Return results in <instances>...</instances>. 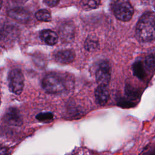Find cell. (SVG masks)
Masks as SVG:
<instances>
[{
  "label": "cell",
  "mask_w": 155,
  "mask_h": 155,
  "mask_svg": "<svg viewBox=\"0 0 155 155\" xmlns=\"http://www.w3.org/2000/svg\"><path fill=\"white\" fill-rule=\"evenodd\" d=\"M136 34L142 41L148 42L155 39L154 12H147L141 16L136 25Z\"/></svg>",
  "instance_id": "6da1fadb"
},
{
  "label": "cell",
  "mask_w": 155,
  "mask_h": 155,
  "mask_svg": "<svg viewBox=\"0 0 155 155\" xmlns=\"http://www.w3.org/2000/svg\"><path fill=\"white\" fill-rule=\"evenodd\" d=\"M42 87L48 93H58L64 91L67 84L64 78L56 73L46 75L42 80Z\"/></svg>",
  "instance_id": "7a4b0ae2"
},
{
  "label": "cell",
  "mask_w": 155,
  "mask_h": 155,
  "mask_svg": "<svg viewBox=\"0 0 155 155\" xmlns=\"http://www.w3.org/2000/svg\"><path fill=\"white\" fill-rule=\"evenodd\" d=\"M112 11L116 18L122 21L130 20L133 15V8L127 1L119 0L113 1L111 4Z\"/></svg>",
  "instance_id": "3957f363"
},
{
  "label": "cell",
  "mask_w": 155,
  "mask_h": 155,
  "mask_svg": "<svg viewBox=\"0 0 155 155\" xmlns=\"http://www.w3.org/2000/svg\"><path fill=\"white\" fill-rule=\"evenodd\" d=\"M8 81L10 91L16 94H20L24 85V78L22 71L18 68L12 70L9 73Z\"/></svg>",
  "instance_id": "277c9868"
},
{
  "label": "cell",
  "mask_w": 155,
  "mask_h": 155,
  "mask_svg": "<svg viewBox=\"0 0 155 155\" xmlns=\"http://www.w3.org/2000/svg\"><path fill=\"white\" fill-rule=\"evenodd\" d=\"M110 66L108 62H101L96 70V79L99 85L107 86L110 79Z\"/></svg>",
  "instance_id": "5b68a950"
},
{
  "label": "cell",
  "mask_w": 155,
  "mask_h": 155,
  "mask_svg": "<svg viewBox=\"0 0 155 155\" xmlns=\"http://www.w3.org/2000/svg\"><path fill=\"white\" fill-rule=\"evenodd\" d=\"M4 121L9 125L20 126L22 124V117L19 111L15 108H10L4 116Z\"/></svg>",
  "instance_id": "8992f818"
},
{
  "label": "cell",
  "mask_w": 155,
  "mask_h": 155,
  "mask_svg": "<svg viewBox=\"0 0 155 155\" xmlns=\"http://www.w3.org/2000/svg\"><path fill=\"white\" fill-rule=\"evenodd\" d=\"M8 15L12 18L21 22H25L30 18L29 13L25 9L19 7L10 10L8 12Z\"/></svg>",
  "instance_id": "52a82bcc"
},
{
  "label": "cell",
  "mask_w": 155,
  "mask_h": 155,
  "mask_svg": "<svg viewBox=\"0 0 155 155\" xmlns=\"http://www.w3.org/2000/svg\"><path fill=\"white\" fill-rule=\"evenodd\" d=\"M96 101L101 105H105L109 99V91L107 86L99 85L95 91Z\"/></svg>",
  "instance_id": "ba28073f"
},
{
  "label": "cell",
  "mask_w": 155,
  "mask_h": 155,
  "mask_svg": "<svg viewBox=\"0 0 155 155\" xmlns=\"http://www.w3.org/2000/svg\"><path fill=\"white\" fill-rule=\"evenodd\" d=\"M54 58L58 62L68 64L74 60V54L71 50H64L58 51L54 55Z\"/></svg>",
  "instance_id": "9c48e42d"
},
{
  "label": "cell",
  "mask_w": 155,
  "mask_h": 155,
  "mask_svg": "<svg viewBox=\"0 0 155 155\" xmlns=\"http://www.w3.org/2000/svg\"><path fill=\"white\" fill-rule=\"evenodd\" d=\"M41 39L47 44L53 45L56 44L58 40V35L53 31L48 29L43 30L40 32Z\"/></svg>",
  "instance_id": "30bf717a"
},
{
  "label": "cell",
  "mask_w": 155,
  "mask_h": 155,
  "mask_svg": "<svg viewBox=\"0 0 155 155\" xmlns=\"http://www.w3.org/2000/svg\"><path fill=\"white\" fill-rule=\"evenodd\" d=\"M133 70L134 74L138 78L142 79L145 76V69L141 61L136 62L133 65Z\"/></svg>",
  "instance_id": "8fae6325"
},
{
  "label": "cell",
  "mask_w": 155,
  "mask_h": 155,
  "mask_svg": "<svg viewBox=\"0 0 155 155\" xmlns=\"http://www.w3.org/2000/svg\"><path fill=\"white\" fill-rule=\"evenodd\" d=\"M35 17L38 20L42 21H49L51 20L50 13L46 9L38 10L35 14Z\"/></svg>",
  "instance_id": "7c38bea8"
},
{
  "label": "cell",
  "mask_w": 155,
  "mask_h": 155,
  "mask_svg": "<svg viewBox=\"0 0 155 155\" xmlns=\"http://www.w3.org/2000/svg\"><path fill=\"white\" fill-rule=\"evenodd\" d=\"M85 48L89 51H94L98 47L97 41L94 38H88L85 42Z\"/></svg>",
  "instance_id": "4fadbf2b"
},
{
  "label": "cell",
  "mask_w": 155,
  "mask_h": 155,
  "mask_svg": "<svg viewBox=\"0 0 155 155\" xmlns=\"http://www.w3.org/2000/svg\"><path fill=\"white\" fill-rule=\"evenodd\" d=\"M145 65L146 68L150 70L155 68V53H151L146 57Z\"/></svg>",
  "instance_id": "5bb4252c"
},
{
  "label": "cell",
  "mask_w": 155,
  "mask_h": 155,
  "mask_svg": "<svg viewBox=\"0 0 155 155\" xmlns=\"http://www.w3.org/2000/svg\"><path fill=\"white\" fill-rule=\"evenodd\" d=\"M36 119L44 122H50L53 119V114L50 112H45V113H41L36 115Z\"/></svg>",
  "instance_id": "9a60e30c"
},
{
  "label": "cell",
  "mask_w": 155,
  "mask_h": 155,
  "mask_svg": "<svg viewBox=\"0 0 155 155\" xmlns=\"http://www.w3.org/2000/svg\"><path fill=\"white\" fill-rule=\"evenodd\" d=\"M125 91L126 94L131 99H136L138 97V91L135 88H133V86H131L130 85H127L125 88Z\"/></svg>",
  "instance_id": "2e32d148"
},
{
  "label": "cell",
  "mask_w": 155,
  "mask_h": 155,
  "mask_svg": "<svg viewBox=\"0 0 155 155\" xmlns=\"http://www.w3.org/2000/svg\"><path fill=\"white\" fill-rule=\"evenodd\" d=\"M85 6H87L89 8H94L99 5L100 2L98 1H85L82 2Z\"/></svg>",
  "instance_id": "e0dca14e"
},
{
  "label": "cell",
  "mask_w": 155,
  "mask_h": 155,
  "mask_svg": "<svg viewBox=\"0 0 155 155\" xmlns=\"http://www.w3.org/2000/svg\"><path fill=\"white\" fill-rule=\"evenodd\" d=\"M59 1H55V0H47L44 1V2L48 6L50 7H53L57 5V4L59 3Z\"/></svg>",
  "instance_id": "ac0fdd59"
},
{
  "label": "cell",
  "mask_w": 155,
  "mask_h": 155,
  "mask_svg": "<svg viewBox=\"0 0 155 155\" xmlns=\"http://www.w3.org/2000/svg\"><path fill=\"white\" fill-rule=\"evenodd\" d=\"M7 151L6 147L0 145V155H5Z\"/></svg>",
  "instance_id": "d6986e66"
},
{
  "label": "cell",
  "mask_w": 155,
  "mask_h": 155,
  "mask_svg": "<svg viewBox=\"0 0 155 155\" xmlns=\"http://www.w3.org/2000/svg\"><path fill=\"white\" fill-rule=\"evenodd\" d=\"M148 155H155V150L154 151H153L151 153H150V154H149Z\"/></svg>",
  "instance_id": "ffe728a7"
},
{
  "label": "cell",
  "mask_w": 155,
  "mask_h": 155,
  "mask_svg": "<svg viewBox=\"0 0 155 155\" xmlns=\"http://www.w3.org/2000/svg\"><path fill=\"white\" fill-rule=\"evenodd\" d=\"M0 105H1V99H0Z\"/></svg>",
  "instance_id": "44dd1931"
},
{
  "label": "cell",
  "mask_w": 155,
  "mask_h": 155,
  "mask_svg": "<svg viewBox=\"0 0 155 155\" xmlns=\"http://www.w3.org/2000/svg\"><path fill=\"white\" fill-rule=\"evenodd\" d=\"M0 6H1V5H0Z\"/></svg>",
  "instance_id": "7402d4cb"
}]
</instances>
